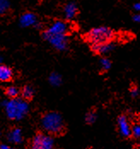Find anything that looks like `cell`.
Wrapping results in <instances>:
<instances>
[{"mask_svg":"<svg viewBox=\"0 0 140 149\" xmlns=\"http://www.w3.org/2000/svg\"><path fill=\"white\" fill-rule=\"evenodd\" d=\"M41 125L45 130L52 135H61L65 130L62 117L56 112H50L44 115Z\"/></svg>","mask_w":140,"mask_h":149,"instance_id":"1","label":"cell"},{"mask_svg":"<svg viewBox=\"0 0 140 149\" xmlns=\"http://www.w3.org/2000/svg\"><path fill=\"white\" fill-rule=\"evenodd\" d=\"M86 40L91 45L112 42L115 38V32L107 26H99L92 28L85 36Z\"/></svg>","mask_w":140,"mask_h":149,"instance_id":"2","label":"cell"},{"mask_svg":"<svg viewBox=\"0 0 140 149\" xmlns=\"http://www.w3.org/2000/svg\"><path fill=\"white\" fill-rule=\"evenodd\" d=\"M5 111L9 118L20 120L28 113V104L24 99L14 98L5 103Z\"/></svg>","mask_w":140,"mask_h":149,"instance_id":"3","label":"cell"},{"mask_svg":"<svg viewBox=\"0 0 140 149\" xmlns=\"http://www.w3.org/2000/svg\"><path fill=\"white\" fill-rule=\"evenodd\" d=\"M43 38L57 50H65L68 47V38L66 34H47L43 33Z\"/></svg>","mask_w":140,"mask_h":149,"instance_id":"4","label":"cell"},{"mask_svg":"<svg viewBox=\"0 0 140 149\" xmlns=\"http://www.w3.org/2000/svg\"><path fill=\"white\" fill-rule=\"evenodd\" d=\"M68 24L64 22L57 21L53 23L44 33L47 34H66L68 32Z\"/></svg>","mask_w":140,"mask_h":149,"instance_id":"5","label":"cell"},{"mask_svg":"<svg viewBox=\"0 0 140 149\" xmlns=\"http://www.w3.org/2000/svg\"><path fill=\"white\" fill-rule=\"evenodd\" d=\"M118 126L120 134L124 137H130L132 136V128L125 116H120L118 118Z\"/></svg>","mask_w":140,"mask_h":149,"instance_id":"6","label":"cell"},{"mask_svg":"<svg viewBox=\"0 0 140 149\" xmlns=\"http://www.w3.org/2000/svg\"><path fill=\"white\" fill-rule=\"evenodd\" d=\"M115 48V45H113V43L111 42H108V43H104V44H99V45H92V49L93 50L96 54H99V55H104L107 54L109 51L113 50Z\"/></svg>","mask_w":140,"mask_h":149,"instance_id":"7","label":"cell"},{"mask_svg":"<svg viewBox=\"0 0 140 149\" xmlns=\"http://www.w3.org/2000/svg\"><path fill=\"white\" fill-rule=\"evenodd\" d=\"M37 23V17L34 13L27 12L23 14L20 18V24L23 27H27L36 25Z\"/></svg>","mask_w":140,"mask_h":149,"instance_id":"8","label":"cell"},{"mask_svg":"<svg viewBox=\"0 0 140 149\" xmlns=\"http://www.w3.org/2000/svg\"><path fill=\"white\" fill-rule=\"evenodd\" d=\"M13 78V72L6 65L0 64V81L1 82H9Z\"/></svg>","mask_w":140,"mask_h":149,"instance_id":"9","label":"cell"},{"mask_svg":"<svg viewBox=\"0 0 140 149\" xmlns=\"http://www.w3.org/2000/svg\"><path fill=\"white\" fill-rule=\"evenodd\" d=\"M78 13V7L74 3H69L65 5L64 7V14L65 17L68 20H72L74 19Z\"/></svg>","mask_w":140,"mask_h":149,"instance_id":"10","label":"cell"},{"mask_svg":"<svg viewBox=\"0 0 140 149\" xmlns=\"http://www.w3.org/2000/svg\"><path fill=\"white\" fill-rule=\"evenodd\" d=\"M22 130L20 129L15 128L11 130V131L9 134V141L15 143V144H19L22 141Z\"/></svg>","mask_w":140,"mask_h":149,"instance_id":"11","label":"cell"},{"mask_svg":"<svg viewBox=\"0 0 140 149\" xmlns=\"http://www.w3.org/2000/svg\"><path fill=\"white\" fill-rule=\"evenodd\" d=\"M54 146V141L50 136L43 134L41 141V149H50Z\"/></svg>","mask_w":140,"mask_h":149,"instance_id":"12","label":"cell"},{"mask_svg":"<svg viewBox=\"0 0 140 149\" xmlns=\"http://www.w3.org/2000/svg\"><path fill=\"white\" fill-rule=\"evenodd\" d=\"M21 93H22V98H23L24 100H26V101H29V100H31L34 97V90L29 85L24 86Z\"/></svg>","mask_w":140,"mask_h":149,"instance_id":"13","label":"cell"},{"mask_svg":"<svg viewBox=\"0 0 140 149\" xmlns=\"http://www.w3.org/2000/svg\"><path fill=\"white\" fill-rule=\"evenodd\" d=\"M5 94L7 96H9L10 98L14 99V98H17L19 94H20V90L17 87L15 86H10L8 88L5 89Z\"/></svg>","mask_w":140,"mask_h":149,"instance_id":"14","label":"cell"},{"mask_svg":"<svg viewBox=\"0 0 140 149\" xmlns=\"http://www.w3.org/2000/svg\"><path fill=\"white\" fill-rule=\"evenodd\" d=\"M49 81L53 86H59L62 84V77L58 73L53 72L50 74V76L49 78Z\"/></svg>","mask_w":140,"mask_h":149,"instance_id":"15","label":"cell"},{"mask_svg":"<svg viewBox=\"0 0 140 149\" xmlns=\"http://www.w3.org/2000/svg\"><path fill=\"white\" fill-rule=\"evenodd\" d=\"M42 133H38L32 141V148L34 149H41V141H42Z\"/></svg>","mask_w":140,"mask_h":149,"instance_id":"16","label":"cell"},{"mask_svg":"<svg viewBox=\"0 0 140 149\" xmlns=\"http://www.w3.org/2000/svg\"><path fill=\"white\" fill-rule=\"evenodd\" d=\"M10 7V0H0V15L5 14Z\"/></svg>","mask_w":140,"mask_h":149,"instance_id":"17","label":"cell"},{"mask_svg":"<svg viewBox=\"0 0 140 149\" xmlns=\"http://www.w3.org/2000/svg\"><path fill=\"white\" fill-rule=\"evenodd\" d=\"M96 119H97V115L95 113V112L93 111H92V112H89L86 116H85V121H86V123L87 124H93L94 122L96 121Z\"/></svg>","mask_w":140,"mask_h":149,"instance_id":"18","label":"cell"},{"mask_svg":"<svg viewBox=\"0 0 140 149\" xmlns=\"http://www.w3.org/2000/svg\"><path fill=\"white\" fill-rule=\"evenodd\" d=\"M102 68L104 71H108V69L111 68V61L108 59V58H102L100 61Z\"/></svg>","mask_w":140,"mask_h":149,"instance_id":"19","label":"cell"},{"mask_svg":"<svg viewBox=\"0 0 140 149\" xmlns=\"http://www.w3.org/2000/svg\"><path fill=\"white\" fill-rule=\"evenodd\" d=\"M132 136H133L134 137L139 138L140 137V125H134L132 129Z\"/></svg>","mask_w":140,"mask_h":149,"instance_id":"20","label":"cell"},{"mask_svg":"<svg viewBox=\"0 0 140 149\" xmlns=\"http://www.w3.org/2000/svg\"><path fill=\"white\" fill-rule=\"evenodd\" d=\"M138 94H139V91H138L137 87H132V88L131 89V95H132L133 97L137 96V95H138Z\"/></svg>","mask_w":140,"mask_h":149,"instance_id":"21","label":"cell"},{"mask_svg":"<svg viewBox=\"0 0 140 149\" xmlns=\"http://www.w3.org/2000/svg\"><path fill=\"white\" fill-rule=\"evenodd\" d=\"M134 20V22H140V15H135L132 18Z\"/></svg>","mask_w":140,"mask_h":149,"instance_id":"22","label":"cell"},{"mask_svg":"<svg viewBox=\"0 0 140 149\" xmlns=\"http://www.w3.org/2000/svg\"><path fill=\"white\" fill-rule=\"evenodd\" d=\"M133 8H134L136 10L140 11V3H135V4H134V6H133Z\"/></svg>","mask_w":140,"mask_h":149,"instance_id":"23","label":"cell"},{"mask_svg":"<svg viewBox=\"0 0 140 149\" xmlns=\"http://www.w3.org/2000/svg\"><path fill=\"white\" fill-rule=\"evenodd\" d=\"M10 147L7 146V145H4V144H1L0 145V149H9Z\"/></svg>","mask_w":140,"mask_h":149,"instance_id":"24","label":"cell"},{"mask_svg":"<svg viewBox=\"0 0 140 149\" xmlns=\"http://www.w3.org/2000/svg\"><path fill=\"white\" fill-rule=\"evenodd\" d=\"M0 61H1V57H0Z\"/></svg>","mask_w":140,"mask_h":149,"instance_id":"25","label":"cell"},{"mask_svg":"<svg viewBox=\"0 0 140 149\" xmlns=\"http://www.w3.org/2000/svg\"><path fill=\"white\" fill-rule=\"evenodd\" d=\"M139 148H140V143H139Z\"/></svg>","mask_w":140,"mask_h":149,"instance_id":"26","label":"cell"}]
</instances>
